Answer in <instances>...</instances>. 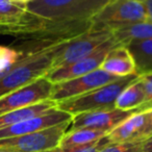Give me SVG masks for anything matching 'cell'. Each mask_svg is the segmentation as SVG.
Listing matches in <instances>:
<instances>
[{
    "instance_id": "cell-1",
    "label": "cell",
    "mask_w": 152,
    "mask_h": 152,
    "mask_svg": "<svg viewBox=\"0 0 152 152\" xmlns=\"http://www.w3.org/2000/svg\"><path fill=\"white\" fill-rule=\"evenodd\" d=\"M74 38L67 37L39 41L13 70L0 79V97L46 75L58 53Z\"/></svg>"
},
{
    "instance_id": "cell-2",
    "label": "cell",
    "mask_w": 152,
    "mask_h": 152,
    "mask_svg": "<svg viewBox=\"0 0 152 152\" xmlns=\"http://www.w3.org/2000/svg\"><path fill=\"white\" fill-rule=\"evenodd\" d=\"M112 0H32L26 5L30 14L57 23L92 21Z\"/></svg>"
},
{
    "instance_id": "cell-3",
    "label": "cell",
    "mask_w": 152,
    "mask_h": 152,
    "mask_svg": "<svg viewBox=\"0 0 152 152\" xmlns=\"http://www.w3.org/2000/svg\"><path fill=\"white\" fill-rule=\"evenodd\" d=\"M137 77L139 74H133L119 78L89 93L58 102L56 107L72 116L87 112L116 108V102L120 94Z\"/></svg>"
},
{
    "instance_id": "cell-4",
    "label": "cell",
    "mask_w": 152,
    "mask_h": 152,
    "mask_svg": "<svg viewBox=\"0 0 152 152\" xmlns=\"http://www.w3.org/2000/svg\"><path fill=\"white\" fill-rule=\"evenodd\" d=\"M114 38L110 28L93 26L83 34L75 37L58 53L50 70L67 67L95 52L108 40ZM49 70V71H50Z\"/></svg>"
},
{
    "instance_id": "cell-5",
    "label": "cell",
    "mask_w": 152,
    "mask_h": 152,
    "mask_svg": "<svg viewBox=\"0 0 152 152\" xmlns=\"http://www.w3.org/2000/svg\"><path fill=\"white\" fill-rule=\"evenodd\" d=\"M147 20L145 7L140 0H112L92 19V24L96 27H106L112 30Z\"/></svg>"
},
{
    "instance_id": "cell-6",
    "label": "cell",
    "mask_w": 152,
    "mask_h": 152,
    "mask_svg": "<svg viewBox=\"0 0 152 152\" xmlns=\"http://www.w3.org/2000/svg\"><path fill=\"white\" fill-rule=\"evenodd\" d=\"M71 121L20 137L0 140V147L11 148L18 152H45L58 147L68 131Z\"/></svg>"
},
{
    "instance_id": "cell-7",
    "label": "cell",
    "mask_w": 152,
    "mask_h": 152,
    "mask_svg": "<svg viewBox=\"0 0 152 152\" xmlns=\"http://www.w3.org/2000/svg\"><path fill=\"white\" fill-rule=\"evenodd\" d=\"M53 83L43 76L29 85L0 97V116L51 98Z\"/></svg>"
},
{
    "instance_id": "cell-8",
    "label": "cell",
    "mask_w": 152,
    "mask_h": 152,
    "mask_svg": "<svg viewBox=\"0 0 152 152\" xmlns=\"http://www.w3.org/2000/svg\"><path fill=\"white\" fill-rule=\"evenodd\" d=\"M117 79H119V77L112 75L99 68L86 75L54 85L50 99L53 100L55 103H58L64 100L94 91Z\"/></svg>"
},
{
    "instance_id": "cell-9",
    "label": "cell",
    "mask_w": 152,
    "mask_h": 152,
    "mask_svg": "<svg viewBox=\"0 0 152 152\" xmlns=\"http://www.w3.org/2000/svg\"><path fill=\"white\" fill-rule=\"evenodd\" d=\"M119 45L120 44H119L116 39H110L92 54L88 55V56L67 66V67L50 70L45 75V77L48 80H50L53 85H56V83L70 80V79L91 73V72L95 71V70L99 69L101 67V64L105 59L107 53L113 48H115L116 46H119Z\"/></svg>"
},
{
    "instance_id": "cell-10",
    "label": "cell",
    "mask_w": 152,
    "mask_h": 152,
    "mask_svg": "<svg viewBox=\"0 0 152 152\" xmlns=\"http://www.w3.org/2000/svg\"><path fill=\"white\" fill-rule=\"evenodd\" d=\"M137 113L134 110H121L118 108L87 112L73 116L69 129L89 128L110 133L115 127Z\"/></svg>"
},
{
    "instance_id": "cell-11",
    "label": "cell",
    "mask_w": 152,
    "mask_h": 152,
    "mask_svg": "<svg viewBox=\"0 0 152 152\" xmlns=\"http://www.w3.org/2000/svg\"><path fill=\"white\" fill-rule=\"evenodd\" d=\"M72 118H73L72 115L63 112L57 107H54L36 117L26 119V120L16 123L7 128L0 129V140L36 132V131L42 130V129L48 128V127H52L55 125L61 124V123L68 122V121H72Z\"/></svg>"
},
{
    "instance_id": "cell-12",
    "label": "cell",
    "mask_w": 152,
    "mask_h": 152,
    "mask_svg": "<svg viewBox=\"0 0 152 152\" xmlns=\"http://www.w3.org/2000/svg\"><path fill=\"white\" fill-rule=\"evenodd\" d=\"M149 110L133 113L131 116L125 119L117 127H115L110 133L107 139L110 143H122L144 139V131L147 126Z\"/></svg>"
},
{
    "instance_id": "cell-13",
    "label": "cell",
    "mask_w": 152,
    "mask_h": 152,
    "mask_svg": "<svg viewBox=\"0 0 152 152\" xmlns=\"http://www.w3.org/2000/svg\"><path fill=\"white\" fill-rule=\"evenodd\" d=\"M100 69L119 78L137 74L135 61L127 46L119 45L107 53Z\"/></svg>"
},
{
    "instance_id": "cell-14",
    "label": "cell",
    "mask_w": 152,
    "mask_h": 152,
    "mask_svg": "<svg viewBox=\"0 0 152 152\" xmlns=\"http://www.w3.org/2000/svg\"><path fill=\"white\" fill-rule=\"evenodd\" d=\"M40 40L43 39L23 40V42L14 45H0V79L9 74Z\"/></svg>"
},
{
    "instance_id": "cell-15",
    "label": "cell",
    "mask_w": 152,
    "mask_h": 152,
    "mask_svg": "<svg viewBox=\"0 0 152 152\" xmlns=\"http://www.w3.org/2000/svg\"><path fill=\"white\" fill-rule=\"evenodd\" d=\"M113 36L123 46L130 43L152 39V22L142 21L112 29Z\"/></svg>"
},
{
    "instance_id": "cell-16",
    "label": "cell",
    "mask_w": 152,
    "mask_h": 152,
    "mask_svg": "<svg viewBox=\"0 0 152 152\" xmlns=\"http://www.w3.org/2000/svg\"><path fill=\"white\" fill-rule=\"evenodd\" d=\"M38 19V17L27 11L26 5L14 0H0V20L7 25L29 24Z\"/></svg>"
},
{
    "instance_id": "cell-17",
    "label": "cell",
    "mask_w": 152,
    "mask_h": 152,
    "mask_svg": "<svg viewBox=\"0 0 152 152\" xmlns=\"http://www.w3.org/2000/svg\"><path fill=\"white\" fill-rule=\"evenodd\" d=\"M54 107H56V103L53 100L49 99L46 101L40 102V103L34 104V105L26 106V107L16 110L14 112H10L7 114L0 116V129L7 128V127H10L16 123L26 120V119L36 117Z\"/></svg>"
},
{
    "instance_id": "cell-18",
    "label": "cell",
    "mask_w": 152,
    "mask_h": 152,
    "mask_svg": "<svg viewBox=\"0 0 152 152\" xmlns=\"http://www.w3.org/2000/svg\"><path fill=\"white\" fill-rule=\"evenodd\" d=\"M107 133L104 131L95 130L89 128H78V129H68L65 135L61 139L58 147L61 148H75L83 147L90 144L98 142L103 139Z\"/></svg>"
},
{
    "instance_id": "cell-19",
    "label": "cell",
    "mask_w": 152,
    "mask_h": 152,
    "mask_svg": "<svg viewBox=\"0 0 152 152\" xmlns=\"http://www.w3.org/2000/svg\"><path fill=\"white\" fill-rule=\"evenodd\" d=\"M145 103V91L141 80L137 77L120 94L116 102V108L121 110L137 112Z\"/></svg>"
},
{
    "instance_id": "cell-20",
    "label": "cell",
    "mask_w": 152,
    "mask_h": 152,
    "mask_svg": "<svg viewBox=\"0 0 152 152\" xmlns=\"http://www.w3.org/2000/svg\"><path fill=\"white\" fill-rule=\"evenodd\" d=\"M137 66V74L152 71V39L130 43L127 45Z\"/></svg>"
},
{
    "instance_id": "cell-21",
    "label": "cell",
    "mask_w": 152,
    "mask_h": 152,
    "mask_svg": "<svg viewBox=\"0 0 152 152\" xmlns=\"http://www.w3.org/2000/svg\"><path fill=\"white\" fill-rule=\"evenodd\" d=\"M144 140L122 143H110L99 152H143Z\"/></svg>"
},
{
    "instance_id": "cell-22",
    "label": "cell",
    "mask_w": 152,
    "mask_h": 152,
    "mask_svg": "<svg viewBox=\"0 0 152 152\" xmlns=\"http://www.w3.org/2000/svg\"><path fill=\"white\" fill-rule=\"evenodd\" d=\"M139 78L145 91V103L137 110V112H145L152 108V71L140 74Z\"/></svg>"
},
{
    "instance_id": "cell-23",
    "label": "cell",
    "mask_w": 152,
    "mask_h": 152,
    "mask_svg": "<svg viewBox=\"0 0 152 152\" xmlns=\"http://www.w3.org/2000/svg\"><path fill=\"white\" fill-rule=\"evenodd\" d=\"M150 135H152V108L149 110V118H148L147 126L144 131V139H147Z\"/></svg>"
},
{
    "instance_id": "cell-24",
    "label": "cell",
    "mask_w": 152,
    "mask_h": 152,
    "mask_svg": "<svg viewBox=\"0 0 152 152\" xmlns=\"http://www.w3.org/2000/svg\"><path fill=\"white\" fill-rule=\"evenodd\" d=\"M140 1H141L144 4V7H145L148 21L152 22V0H140Z\"/></svg>"
},
{
    "instance_id": "cell-25",
    "label": "cell",
    "mask_w": 152,
    "mask_h": 152,
    "mask_svg": "<svg viewBox=\"0 0 152 152\" xmlns=\"http://www.w3.org/2000/svg\"><path fill=\"white\" fill-rule=\"evenodd\" d=\"M143 152H152V135L144 140Z\"/></svg>"
},
{
    "instance_id": "cell-26",
    "label": "cell",
    "mask_w": 152,
    "mask_h": 152,
    "mask_svg": "<svg viewBox=\"0 0 152 152\" xmlns=\"http://www.w3.org/2000/svg\"><path fill=\"white\" fill-rule=\"evenodd\" d=\"M14 1H16V2H18V3H21V4L27 5L28 3L31 2L32 0H14Z\"/></svg>"
},
{
    "instance_id": "cell-27",
    "label": "cell",
    "mask_w": 152,
    "mask_h": 152,
    "mask_svg": "<svg viewBox=\"0 0 152 152\" xmlns=\"http://www.w3.org/2000/svg\"><path fill=\"white\" fill-rule=\"evenodd\" d=\"M0 152H18L14 149H11V148H4V147H0Z\"/></svg>"
},
{
    "instance_id": "cell-28",
    "label": "cell",
    "mask_w": 152,
    "mask_h": 152,
    "mask_svg": "<svg viewBox=\"0 0 152 152\" xmlns=\"http://www.w3.org/2000/svg\"><path fill=\"white\" fill-rule=\"evenodd\" d=\"M0 25H7V24L5 22H3L2 20H0Z\"/></svg>"
}]
</instances>
